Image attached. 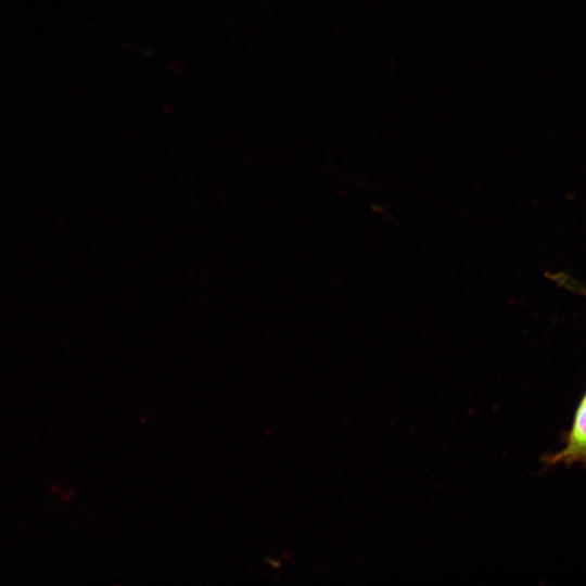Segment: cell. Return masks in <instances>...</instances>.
<instances>
[{"label": "cell", "mask_w": 586, "mask_h": 586, "mask_svg": "<svg viewBox=\"0 0 586 586\" xmlns=\"http://www.w3.org/2000/svg\"><path fill=\"white\" fill-rule=\"evenodd\" d=\"M548 463H582L586 466V393L576 409L564 447L550 456Z\"/></svg>", "instance_id": "obj_1"}]
</instances>
